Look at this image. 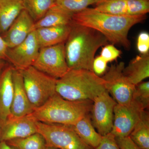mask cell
<instances>
[{"instance_id":"1","label":"cell","mask_w":149,"mask_h":149,"mask_svg":"<svg viewBox=\"0 0 149 149\" xmlns=\"http://www.w3.org/2000/svg\"><path fill=\"white\" fill-rule=\"evenodd\" d=\"M146 18V15H115L88 8L73 14L72 23L97 30L112 45H119L127 49L130 47L128 34L131 27Z\"/></svg>"},{"instance_id":"2","label":"cell","mask_w":149,"mask_h":149,"mask_svg":"<svg viewBox=\"0 0 149 149\" xmlns=\"http://www.w3.org/2000/svg\"><path fill=\"white\" fill-rule=\"evenodd\" d=\"M71 29L65 42L67 64L69 70L93 71L97 51L107 45L106 37L95 29L71 23Z\"/></svg>"},{"instance_id":"3","label":"cell","mask_w":149,"mask_h":149,"mask_svg":"<svg viewBox=\"0 0 149 149\" xmlns=\"http://www.w3.org/2000/svg\"><path fill=\"white\" fill-rule=\"evenodd\" d=\"M106 90L105 80L93 71L86 70H69L56 83V93L72 101H93Z\"/></svg>"},{"instance_id":"4","label":"cell","mask_w":149,"mask_h":149,"mask_svg":"<svg viewBox=\"0 0 149 149\" xmlns=\"http://www.w3.org/2000/svg\"><path fill=\"white\" fill-rule=\"evenodd\" d=\"M92 105V101H72L56 93L43 105L35 109L31 115L38 122L72 125L90 114Z\"/></svg>"},{"instance_id":"5","label":"cell","mask_w":149,"mask_h":149,"mask_svg":"<svg viewBox=\"0 0 149 149\" xmlns=\"http://www.w3.org/2000/svg\"><path fill=\"white\" fill-rule=\"evenodd\" d=\"M22 71L25 91L35 109L42 106L56 94L57 79L33 66Z\"/></svg>"},{"instance_id":"6","label":"cell","mask_w":149,"mask_h":149,"mask_svg":"<svg viewBox=\"0 0 149 149\" xmlns=\"http://www.w3.org/2000/svg\"><path fill=\"white\" fill-rule=\"evenodd\" d=\"M37 131L43 136L46 146L58 149H94L78 136L71 125L36 122Z\"/></svg>"},{"instance_id":"7","label":"cell","mask_w":149,"mask_h":149,"mask_svg":"<svg viewBox=\"0 0 149 149\" xmlns=\"http://www.w3.org/2000/svg\"><path fill=\"white\" fill-rule=\"evenodd\" d=\"M32 66L56 79L62 77L69 70L65 52V42L40 48Z\"/></svg>"},{"instance_id":"8","label":"cell","mask_w":149,"mask_h":149,"mask_svg":"<svg viewBox=\"0 0 149 149\" xmlns=\"http://www.w3.org/2000/svg\"><path fill=\"white\" fill-rule=\"evenodd\" d=\"M125 63L113 65L102 78L105 81L107 91L117 104H129L132 100L135 85L130 83L123 73Z\"/></svg>"},{"instance_id":"9","label":"cell","mask_w":149,"mask_h":149,"mask_svg":"<svg viewBox=\"0 0 149 149\" xmlns=\"http://www.w3.org/2000/svg\"><path fill=\"white\" fill-rule=\"evenodd\" d=\"M117 103L107 90L100 93L93 101L92 123L102 136L111 133L113 120V111Z\"/></svg>"},{"instance_id":"10","label":"cell","mask_w":149,"mask_h":149,"mask_svg":"<svg viewBox=\"0 0 149 149\" xmlns=\"http://www.w3.org/2000/svg\"><path fill=\"white\" fill-rule=\"evenodd\" d=\"M40 49L35 30L22 42L13 48H8L6 61L15 69L23 70L32 66Z\"/></svg>"},{"instance_id":"11","label":"cell","mask_w":149,"mask_h":149,"mask_svg":"<svg viewBox=\"0 0 149 149\" xmlns=\"http://www.w3.org/2000/svg\"><path fill=\"white\" fill-rule=\"evenodd\" d=\"M144 110L132 101L129 104H116L113 111V124L111 133L115 138L129 136Z\"/></svg>"},{"instance_id":"12","label":"cell","mask_w":149,"mask_h":149,"mask_svg":"<svg viewBox=\"0 0 149 149\" xmlns=\"http://www.w3.org/2000/svg\"><path fill=\"white\" fill-rule=\"evenodd\" d=\"M36 122L31 114L18 118H9L0 126V142L25 138L37 133Z\"/></svg>"},{"instance_id":"13","label":"cell","mask_w":149,"mask_h":149,"mask_svg":"<svg viewBox=\"0 0 149 149\" xmlns=\"http://www.w3.org/2000/svg\"><path fill=\"white\" fill-rule=\"evenodd\" d=\"M13 99L9 118H18L32 114L35 110L29 101L23 83L22 70L14 68Z\"/></svg>"},{"instance_id":"14","label":"cell","mask_w":149,"mask_h":149,"mask_svg":"<svg viewBox=\"0 0 149 149\" xmlns=\"http://www.w3.org/2000/svg\"><path fill=\"white\" fill-rule=\"evenodd\" d=\"M35 21L23 10L6 32L2 36L8 48H13L24 41L35 30Z\"/></svg>"},{"instance_id":"15","label":"cell","mask_w":149,"mask_h":149,"mask_svg":"<svg viewBox=\"0 0 149 149\" xmlns=\"http://www.w3.org/2000/svg\"><path fill=\"white\" fill-rule=\"evenodd\" d=\"M14 67L7 64L0 73V126L10 116L13 99Z\"/></svg>"},{"instance_id":"16","label":"cell","mask_w":149,"mask_h":149,"mask_svg":"<svg viewBox=\"0 0 149 149\" xmlns=\"http://www.w3.org/2000/svg\"><path fill=\"white\" fill-rule=\"evenodd\" d=\"M71 29V24H70L43 27L35 29L40 48L51 47L65 42Z\"/></svg>"},{"instance_id":"17","label":"cell","mask_w":149,"mask_h":149,"mask_svg":"<svg viewBox=\"0 0 149 149\" xmlns=\"http://www.w3.org/2000/svg\"><path fill=\"white\" fill-rule=\"evenodd\" d=\"M124 75L136 86L149 77V54L136 56L123 70Z\"/></svg>"},{"instance_id":"18","label":"cell","mask_w":149,"mask_h":149,"mask_svg":"<svg viewBox=\"0 0 149 149\" xmlns=\"http://www.w3.org/2000/svg\"><path fill=\"white\" fill-rule=\"evenodd\" d=\"M24 9V0H0V34L1 36Z\"/></svg>"},{"instance_id":"19","label":"cell","mask_w":149,"mask_h":149,"mask_svg":"<svg viewBox=\"0 0 149 149\" xmlns=\"http://www.w3.org/2000/svg\"><path fill=\"white\" fill-rule=\"evenodd\" d=\"M71 126L80 139L89 146L95 149L100 143L102 136L96 131L90 114L83 116Z\"/></svg>"},{"instance_id":"20","label":"cell","mask_w":149,"mask_h":149,"mask_svg":"<svg viewBox=\"0 0 149 149\" xmlns=\"http://www.w3.org/2000/svg\"><path fill=\"white\" fill-rule=\"evenodd\" d=\"M73 15L55 4L42 18L35 22L34 29L71 24Z\"/></svg>"},{"instance_id":"21","label":"cell","mask_w":149,"mask_h":149,"mask_svg":"<svg viewBox=\"0 0 149 149\" xmlns=\"http://www.w3.org/2000/svg\"><path fill=\"white\" fill-rule=\"evenodd\" d=\"M129 136L140 148H149V116L146 110L141 113L140 118Z\"/></svg>"},{"instance_id":"22","label":"cell","mask_w":149,"mask_h":149,"mask_svg":"<svg viewBox=\"0 0 149 149\" xmlns=\"http://www.w3.org/2000/svg\"><path fill=\"white\" fill-rule=\"evenodd\" d=\"M25 10L35 22L40 20L56 4V0H24Z\"/></svg>"},{"instance_id":"23","label":"cell","mask_w":149,"mask_h":149,"mask_svg":"<svg viewBox=\"0 0 149 149\" xmlns=\"http://www.w3.org/2000/svg\"><path fill=\"white\" fill-rule=\"evenodd\" d=\"M6 142L15 149H45L46 147L45 139L38 132L25 138Z\"/></svg>"},{"instance_id":"24","label":"cell","mask_w":149,"mask_h":149,"mask_svg":"<svg viewBox=\"0 0 149 149\" xmlns=\"http://www.w3.org/2000/svg\"><path fill=\"white\" fill-rule=\"evenodd\" d=\"M95 10L115 15H127L126 0H104L95 4Z\"/></svg>"},{"instance_id":"25","label":"cell","mask_w":149,"mask_h":149,"mask_svg":"<svg viewBox=\"0 0 149 149\" xmlns=\"http://www.w3.org/2000/svg\"><path fill=\"white\" fill-rule=\"evenodd\" d=\"M131 101L142 109H148L149 105V81L141 82L135 86Z\"/></svg>"},{"instance_id":"26","label":"cell","mask_w":149,"mask_h":149,"mask_svg":"<svg viewBox=\"0 0 149 149\" xmlns=\"http://www.w3.org/2000/svg\"><path fill=\"white\" fill-rule=\"evenodd\" d=\"M94 0H56V4L73 14L82 11L91 5Z\"/></svg>"},{"instance_id":"27","label":"cell","mask_w":149,"mask_h":149,"mask_svg":"<svg viewBox=\"0 0 149 149\" xmlns=\"http://www.w3.org/2000/svg\"><path fill=\"white\" fill-rule=\"evenodd\" d=\"M127 15H146L149 12V0H126Z\"/></svg>"},{"instance_id":"28","label":"cell","mask_w":149,"mask_h":149,"mask_svg":"<svg viewBox=\"0 0 149 149\" xmlns=\"http://www.w3.org/2000/svg\"><path fill=\"white\" fill-rule=\"evenodd\" d=\"M121 51L113 45H107L102 49L100 56L108 63L115 60L120 56Z\"/></svg>"},{"instance_id":"29","label":"cell","mask_w":149,"mask_h":149,"mask_svg":"<svg viewBox=\"0 0 149 149\" xmlns=\"http://www.w3.org/2000/svg\"><path fill=\"white\" fill-rule=\"evenodd\" d=\"M137 48L141 54H149V35L148 32H141L137 39Z\"/></svg>"},{"instance_id":"30","label":"cell","mask_w":149,"mask_h":149,"mask_svg":"<svg viewBox=\"0 0 149 149\" xmlns=\"http://www.w3.org/2000/svg\"><path fill=\"white\" fill-rule=\"evenodd\" d=\"M94 149H120L116 141L115 137L111 133L102 136L100 143Z\"/></svg>"},{"instance_id":"31","label":"cell","mask_w":149,"mask_h":149,"mask_svg":"<svg viewBox=\"0 0 149 149\" xmlns=\"http://www.w3.org/2000/svg\"><path fill=\"white\" fill-rule=\"evenodd\" d=\"M107 62L100 56L94 59L93 64V71L98 76L102 75L107 70Z\"/></svg>"},{"instance_id":"32","label":"cell","mask_w":149,"mask_h":149,"mask_svg":"<svg viewBox=\"0 0 149 149\" xmlns=\"http://www.w3.org/2000/svg\"><path fill=\"white\" fill-rule=\"evenodd\" d=\"M115 139L120 149H141L131 140L129 136L115 138Z\"/></svg>"},{"instance_id":"33","label":"cell","mask_w":149,"mask_h":149,"mask_svg":"<svg viewBox=\"0 0 149 149\" xmlns=\"http://www.w3.org/2000/svg\"><path fill=\"white\" fill-rule=\"evenodd\" d=\"M8 47L0 34V59L6 61V53Z\"/></svg>"},{"instance_id":"34","label":"cell","mask_w":149,"mask_h":149,"mask_svg":"<svg viewBox=\"0 0 149 149\" xmlns=\"http://www.w3.org/2000/svg\"><path fill=\"white\" fill-rule=\"evenodd\" d=\"M0 149H15L5 141L0 142Z\"/></svg>"},{"instance_id":"35","label":"cell","mask_w":149,"mask_h":149,"mask_svg":"<svg viewBox=\"0 0 149 149\" xmlns=\"http://www.w3.org/2000/svg\"><path fill=\"white\" fill-rule=\"evenodd\" d=\"M7 64L6 61L0 59V73L1 72L2 70L5 67Z\"/></svg>"},{"instance_id":"36","label":"cell","mask_w":149,"mask_h":149,"mask_svg":"<svg viewBox=\"0 0 149 149\" xmlns=\"http://www.w3.org/2000/svg\"><path fill=\"white\" fill-rule=\"evenodd\" d=\"M104 0H94V4H97L98 3L101 2L102 1Z\"/></svg>"},{"instance_id":"37","label":"cell","mask_w":149,"mask_h":149,"mask_svg":"<svg viewBox=\"0 0 149 149\" xmlns=\"http://www.w3.org/2000/svg\"><path fill=\"white\" fill-rule=\"evenodd\" d=\"M45 149H58L56 148H53V147L46 146Z\"/></svg>"},{"instance_id":"38","label":"cell","mask_w":149,"mask_h":149,"mask_svg":"<svg viewBox=\"0 0 149 149\" xmlns=\"http://www.w3.org/2000/svg\"><path fill=\"white\" fill-rule=\"evenodd\" d=\"M149 149V148H146V149Z\"/></svg>"}]
</instances>
